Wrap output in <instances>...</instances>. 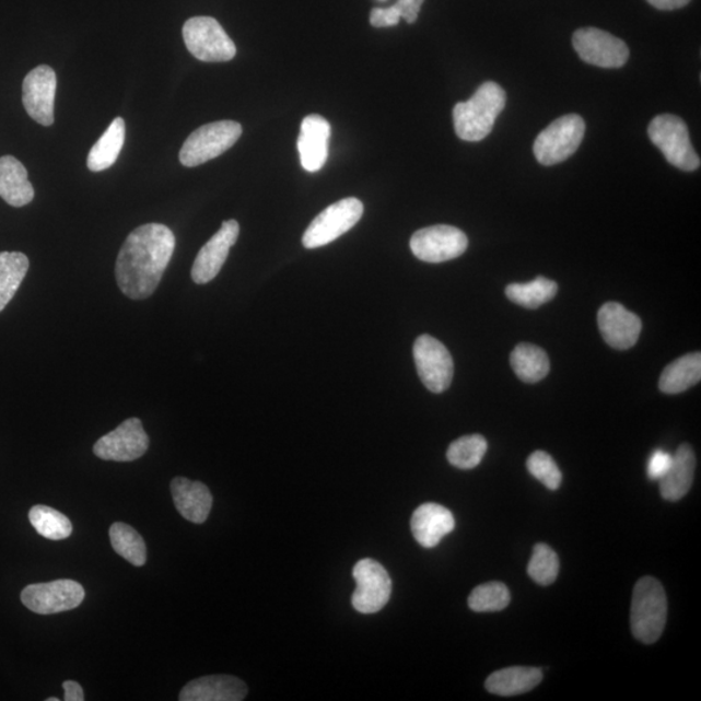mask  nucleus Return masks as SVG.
<instances>
[{
  "instance_id": "72a5a7b5",
  "label": "nucleus",
  "mask_w": 701,
  "mask_h": 701,
  "mask_svg": "<svg viewBox=\"0 0 701 701\" xmlns=\"http://www.w3.org/2000/svg\"><path fill=\"white\" fill-rule=\"evenodd\" d=\"M560 572L558 553L550 546L538 544L534 547L533 557L527 565V574L540 586H550L557 581Z\"/></svg>"
},
{
  "instance_id": "393cba45",
  "label": "nucleus",
  "mask_w": 701,
  "mask_h": 701,
  "mask_svg": "<svg viewBox=\"0 0 701 701\" xmlns=\"http://www.w3.org/2000/svg\"><path fill=\"white\" fill-rule=\"evenodd\" d=\"M701 379V353L692 352L679 358L662 373L658 387L665 394L676 395L689 390Z\"/></svg>"
},
{
  "instance_id": "c9c22d12",
  "label": "nucleus",
  "mask_w": 701,
  "mask_h": 701,
  "mask_svg": "<svg viewBox=\"0 0 701 701\" xmlns=\"http://www.w3.org/2000/svg\"><path fill=\"white\" fill-rule=\"evenodd\" d=\"M673 462V455L665 453L663 449L655 451L650 457L647 465V476L651 481H661L669 470Z\"/></svg>"
},
{
  "instance_id": "4468645a",
  "label": "nucleus",
  "mask_w": 701,
  "mask_h": 701,
  "mask_svg": "<svg viewBox=\"0 0 701 701\" xmlns=\"http://www.w3.org/2000/svg\"><path fill=\"white\" fill-rule=\"evenodd\" d=\"M574 50L588 65L600 68H621L629 60V48L623 40L596 27H583L574 33Z\"/></svg>"
},
{
  "instance_id": "ddd939ff",
  "label": "nucleus",
  "mask_w": 701,
  "mask_h": 701,
  "mask_svg": "<svg viewBox=\"0 0 701 701\" xmlns=\"http://www.w3.org/2000/svg\"><path fill=\"white\" fill-rule=\"evenodd\" d=\"M150 447V439L140 419H128L94 444V454L107 462H135Z\"/></svg>"
},
{
  "instance_id": "f03ea898",
  "label": "nucleus",
  "mask_w": 701,
  "mask_h": 701,
  "mask_svg": "<svg viewBox=\"0 0 701 701\" xmlns=\"http://www.w3.org/2000/svg\"><path fill=\"white\" fill-rule=\"evenodd\" d=\"M505 102V92L498 83L484 82L468 102L456 104L454 125L457 137L468 142L484 140L494 128Z\"/></svg>"
},
{
  "instance_id": "f257e3e1",
  "label": "nucleus",
  "mask_w": 701,
  "mask_h": 701,
  "mask_svg": "<svg viewBox=\"0 0 701 701\" xmlns=\"http://www.w3.org/2000/svg\"><path fill=\"white\" fill-rule=\"evenodd\" d=\"M175 247L176 237L168 226L145 224L135 229L116 260L117 287L124 295L142 301L154 294Z\"/></svg>"
},
{
  "instance_id": "412c9836",
  "label": "nucleus",
  "mask_w": 701,
  "mask_h": 701,
  "mask_svg": "<svg viewBox=\"0 0 701 701\" xmlns=\"http://www.w3.org/2000/svg\"><path fill=\"white\" fill-rule=\"evenodd\" d=\"M173 502L187 522L203 524L212 510L213 498L205 483L177 477L171 483Z\"/></svg>"
},
{
  "instance_id": "a211bd4d",
  "label": "nucleus",
  "mask_w": 701,
  "mask_h": 701,
  "mask_svg": "<svg viewBox=\"0 0 701 701\" xmlns=\"http://www.w3.org/2000/svg\"><path fill=\"white\" fill-rule=\"evenodd\" d=\"M330 136V124L323 116L305 117L297 138V150L305 171L314 173L323 168L328 161Z\"/></svg>"
},
{
  "instance_id": "c85d7f7f",
  "label": "nucleus",
  "mask_w": 701,
  "mask_h": 701,
  "mask_svg": "<svg viewBox=\"0 0 701 701\" xmlns=\"http://www.w3.org/2000/svg\"><path fill=\"white\" fill-rule=\"evenodd\" d=\"M30 270V259L21 253H0V312L15 296Z\"/></svg>"
},
{
  "instance_id": "6e6552de",
  "label": "nucleus",
  "mask_w": 701,
  "mask_h": 701,
  "mask_svg": "<svg viewBox=\"0 0 701 701\" xmlns=\"http://www.w3.org/2000/svg\"><path fill=\"white\" fill-rule=\"evenodd\" d=\"M364 206L357 198H346L329 206L311 222L303 235L305 248H318L351 231L363 217Z\"/></svg>"
},
{
  "instance_id": "c756f323",
  "label": "nucleus",
  "mask_w": 701,
  "mask_h": 701,
  "mask_svg": "<svg viewBox=\"0 0 701 701\" xmlns=\"http://www.w3.org/2000/svg\"><path fill=\"white\" fill-rule=\"evenodd\" d=\"M110 545H113L116 553L121 558L129 561L131 565L143 566L148 560V548L141 534L133 529V527L115 523L109 529Z\"/></svg>"
},
{
  "instance_id": "58836bf2",
  "label": "nucleus",
  "mask_w": 701,
  "mask_h": 701,
  "mask_svg": "<svg viewBox=\"0 0 701 701\" xmlns=\"http://www.w3.org/2000/svg\"><path fill=\"white\" fill-rule=\"evenodd\" d=\"M62 689H65V700L66 701H83L85 696H83V690L80 684L74 681H66L62 684Z\"/></svg>"
},
{
  "instance_id": "0eeeda50",
  "label": "nucleus",
  "mask_w": 701,
  "mask_h": 701,
  "mask_svg": "<svg viewBox=\"0 0 701 701\" xmlns=\"http://www.w3.org/2000/svg\"><path fill=\"white\" fill-rule=\"evenodd\" d=\"M586 125L579 115H566L554 120L534 142V155L541 165L565 162L579 150Z\"/></svg>"
},
{
  "instance_id": "7c9ffc66",
  "label": "nucleus",
  "mask_w": 701,
  "mask_h": 701,
  "mask_svg": "<svg viewBox=\"0 0 701 701\" xmlns=\"http://www.w3.org/2000/svg\"><path fill=\"white\" fill-rule=\"evenodd\" d=\"M488 453V441L480 434L465 435L451 443L447 460L455 468L463 470L475 469L481 464Z\"/></svg>"
},
{
  "instance_id": "4be33fe9",
  "label": "nucleus",
  "mask_w": 701,
  "mask_h": 701,
  "mask_svg": "<svg viewBox=\"0 0 701 701\" xmlns=\"http://www.w3.org/2000/svg\"><path fill=\"white\" fill-rule=\"evenodd\" d=\"M697 457L690 444L684 443L678 447L676 455L666 475L661 481V492L665 501L678 502L690 491L693 476H696Z\"/></svg>"
},
{
  "instance_id": "bb28decb",
  "label": "nucleus",
  "mask_w": 701,
  "mask_h": 701,
  "mask_svg": "<svg viewBox=\"0 0 701 701\" xmlns=\"http://www.w3.org/2000/svg\"><path fill=\"white\" fill-rule=\"evenodd\" d=\"M512 370L526 384H537L550 372V359L545 350L530 343H519L511 353Z\"/></svg>"
},
{
  "instance_id": "f704fd0d",
  "label": "nucleus",
  "mask_w": 701,
  "mask_h": 701,
  "mask_svg": "<svg viewBox=\"0 0 701 701\" xmlns=\"http://www.w3.org/2000/svg\"><path fill=\"white\" fill-rule=\"evenodd\" d=\"M527 470L539 482L544 483L548 490H558L562 482V475L551 455L545 451H536L526 462Z\"/></svg>"
},
{
  "instance_id": "2f4dec72",
  "label": "nucleus",
  "mask_w": 701,
  "mask_h": 701,
  "mask_svg": "<svg viewBox=\"0 0 701 701\" xmlns=\"http://www.w3.org/2000/svg\"><path fill=\"white\" fill-rule=\"evenodd\" d=\"M30 522L39 536L50 540L71 537L73 527L69 518L46 505H36L30 512Z\"/></svg>"
},
{
  "instance_id": "dca6fc26",
  "label": "nucleus",
  "mask_w": 701,
  "mask_h": 701,
  "mask_svg": "<svg viewBox=\"0 0 701 701\" xmlns=\"http://www.w3.org/2000/svg\"><path fill=\"white\" fill-rule=\"evenodd\" d=\"M238 237V221L229 220L222 222L220 231L200 248L197 259L192 264V281L198 284H206L217 279Z\"/></svg>"
},
{
  "instance_id": "423d86ee",
  "label": "nucleus",
  "mask_w": 701,
  "mask_h": 701,
  "mask_svg": "<svg viewBox=\"0 0 701 701\" xmlns=\"http://www.w3.org/2000/svg\"><path fill=\"white\" fill-rule=\"evenodd\" d=\"M183 34L187 50L200 61H229L237 54V47L224 27L212 17L199 16L187 20Z\"/></svg>"
},
{
  "instance_id": "1a4fd4ad",
  "label": "nucleus",
  "mask_w": 701,
  "mask_h": 701,
  "mask_svg": "<svg viewBox=\"0 0 701 701\" xmlns=\"http://www.w3.org/2000/svg\"><path fill=\"white\" fill-rule=\"evenodd\" d=\"M85 589L79 582L58 580L26 586L21 593V601L37 615H55L81 606Z\"/></svg>"
},
{
  "instance_id": "9b49d317",
  "label": "nucleus",
  "mask_w": 701,
  "mask_h": 701,
  "mask_svg": "<svg viewBox=\"0 0 701 701\" xmlns=\"http://www.w3.org/2000/svg\"><path fill=\"white\" fill-rule=\"evenodd\" d=\"M416 367L428 390L446 392L454 378V360L447 347L430 336L416 339L413 346Z\"/></svg>"
},
{
  "instance_id": "473e14b6",
  "label": "nucleus",
  "mask_w": 701,
  "mask_h": 701,
  "mask_svg": "<svg viewBox=\"0 0 701 701\" xmlns=\"http://www.w3.org/2000/svg\"><path fill=\"white\" fill-rule=\"evenodd\" d=\"M511 593L502 582L483 583L471 592L468 604L475 612H499L509 607Z\"/></svg>"
},
{
  "instance_id": "4c0bfd02",
  "label": "nucleus",
  "mask_w": 701,
  "mask_h": 701,
  "mask_svg": "<svg viewBox=\"0 0 701 701\" xmlns=\"http://www.w3.org/2000/svg\"><path fill=\"white\" fill-rule=\"evenodd\" d=\"M423 2L425 0H398L394 7L398 10L402 20H406L408 24H413L419 17Z\"/></svg>"
},
{
  "instance_id": "f3484780",
  "label": "nucleus",
  "mask_w": 701,
  "mask_h": 701,
  "mask_svg": "<svg viewBox=\"0 0 701 701\" xmlns=\"http://www.w3.org/2000/svg\"><path fill=\"white\" fill-rule=\"evenodd\" d=\"M600 335L612 349L629 350L635 346L642 332V322L620 303L609 302L599 309Z\"/></svg>"
},
{
  "instance_id": "7ed1b4c3",
  "label": "nucleus",
  "mask_w": 701,
  "mask_h": 701,
  "mask_svg": "<svg viewBox=\"0 0 701 701\" xmlns=\"http://www.w3.org/2000/svg\"><path fill=\"white\" fill-rule=\"evenodd\" d=\"M668 615L665 589L654 577L636 582L631 601V631L638 641L654 644L663 635Z\"/></svg>"
},
{
  "instance_id": "6ab92c4d",
  "label": "nucleus",
  "mask_w": 701,
  "mask_h": 701,
  "mask_svg": "<svg viewBox=\"0 0 701 701\" xmlns=\"http://www.w3.org/2000/svg\"><path fill=\"white\" fill-rule=\"evenodd\" d=\"M455 517L446 506L436 503H425L413 512L411 529L418 544L425 548H434L441 540L455 529Z\"/></svg>"
},
{
  "instance_id": "a19ab883",
  "label": "nucleus",
  "mask_w": 701,
  "mask_h": 701,
  "mask_svg": "<svg viewBox=\"0 0 701 701\" xmlns=\"http://www.w3.org/2000/svg\"><path fill=\"white\" fill-rule=\"evenodd\" d=\"M47 701H60L58 698H48Z\"/></svg>"
},
{
  "instance_id": "a878e982",
  "label": "nucleus",
  "mask_w": 701,
  "mask_h": 701,
  "mask_svg": "<svg viewBox=\"0 0 701 701\" xmlns=\"http://www.w3.org/2000/svg\"><path fill=\"white\" fill-rule=\"evenodd\" d=\"M127 127L121 117H117L109 125L98 142L93 145L87 156V168L92 172H102L113 166L119 157Z\"/></svg>"
},
{
  "instance_id": "2eb2a0df",
  "label": "nucleus",
  "mask_w": 701,
  "mask_h": 701,
  "mask_svg": "<svg viewBox=\"0 0 701 701\" xmlns=\"http://www.w3.org/2000/svg\"><path fill=\"white\" fill-rule=\"evenodd\" d=\"M57 73L48 66H39L27 73L23 83V103L27 115L44 127L55 121Z\"/></svg>"
},
{
  "instance_id": "cd10ccee",
  "label": "nucleus",
  "mask_w": 701,
  "mask_h": 701,
  "mask_svg": "<svg viewBox=\"0 0 701 701\" xmlns=\"http://www.w3.org/2000/svg\"><path fill=\"white\" fill-rule=\"evenodd\" d=\"M558 283L537 277L527 283H512L505 289V295L513 303L527 309H537L540 305L551 302L558 294Z\"/></svg>"
},
{
  "instance_id": "e433bc0d",
  "label": "nucleus",
  "mask_w": 701,
  "mask_h": 701,
  "mask_svg": "<svg viewBox=\"0 0 701 701\" xmlns=\"http://www.w3.org/2000/svg\"><path fill=\"white\" fill-rule=\"evenodd\" d=\"M400 13L394 5L387 9H374L371 12V24L376 27H390L399 24Z\"/></svg>"
},
{
  "instance_id": "5701e85b",
  "label": "nucleus",
  "mask_w": 701,
  "mask_h": 701,
  "mask_svg": "<svg viewBox=\"0 0 701 701\" xmlns=\"http://www.w3.org/2000/svg\"><path fill=\"white\" fill-rule=\"evenodd\" d=\"M544 673L529 666H511L492 673L486 679V690L499 697H516L529 692L541 682Z\"/></svg>"
},
{
  "instance_id": "20e7f679",
  "label": "nucleus",
  "mask_w": 701,
  "mask_h": 701,
  "mask_svg": "<svg viewBox=\"0 0 701 701\" xmlns=\"http://www.w3.org/2000/svg\"><path fill=\"white\" fill-rule=\"evenodd\" d=\"M649 136L652 143L663 152L666 161L678 170L693 172L700 168V157L690 141L689 129L675 115H661L651 121Z\"/></svg>"
},
{
  "instance_id": "ea45409f",
  "label": "nucleus",
  "mask_w": 701,
  "mask_h": 701,
  "mask_svg": "<svg viewBox=\"0 0 701 701\" xmlns=\"http://www.w3.org/2000/svg\"><path fill=\"white\" fill-rule=\"evenodd\" d=\"M647 2L657 10L673 11L682 9V7L689 4L691 0H647Z\"/></svg>"
},
{
  "instance_id": "39448f33",
  "label": "nucleus",
  "mask_w": 701,
  "mask_h": 701,
  "mask_svg": "<svg viewBox=\"0 0 701 701\" xmlns=\"http://www.w3.org/2000/svg\"><path fill=\"white\" fill-rule=\"evenodd\" d=\"M242 136V125L231 120L203 125L187 138L179 151V162L198 166L218 157L233 148Z\"/></svg>"
},
{
  "instance_id": "f8f14e48",
  "label": "nucleus",
  "mask_w": 701,
  "mask_h": 701,
  "mask_svg": "<svg viewBox=\"0 0 701 701\" xmlns=\"http://www.w3.org/2000/svg\"><path fill=\"white\" fill-rule=\"evenodd\" d=\"M468 237L460 229L434 225L416 232L411 249L416 258L425 262H443L459 258L468 248Z\"/></svg>"
},
{
  "instance_id": "9d476101",
  "label": "nucleus",
  "mask_w": 701,
  "mask_h": 701,
  "mask_svg": "<svg viewBox=\"0 0 701 701\" xmlns=\"http://www.w3.org/2000/svg\"><path fill=\"white\" fill-rule=\"evenodd\" d=\"M357 589L352 595V606L360 614H377L390 600L393 582L386 569L378 561L363 559L352 572Z\"/></svg>"
},
{
  "instance_id": "aec40b11",
  "label": "nucleus",
  "mask_w": 701,
  "mask_h": 701,
  "mask_svg": "<svg viewBox=\"0 0 701 701\" xmlns=\"http://www.w3.org/2000/svg\"><path fill=\"white\" fill-rule=\"evenodd\" d=\"M247 685L233 676H208L194 679L179 693L180 701H242Z\"/></svg>"
},
{
  "instance_id": "b1692460",
  "label": "nucleus",
  "mask_w": 701,
  "mask_h": 701,
  "mask_svg": "<svg viewBox=\"0 0 701 701\" xmlns=\"http://www.w3.org/2000/svg\"><path fill=\"white\" fill-rule=\"evenodd\" d=\"M0 198L12 207H24L34 198L27 171L16 157H0Z\"/></svg>"
}]
</instances>
